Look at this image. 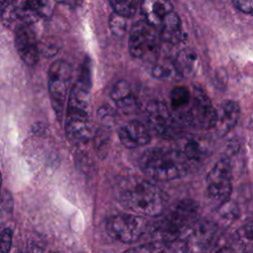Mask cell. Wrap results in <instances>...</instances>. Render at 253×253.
Returning a JSON list of instances; mask_svg holds the SVG:
<instances>
[{"instance_id": "obj_25", "label": "cell", "mask_w": 253, "mask_h": 253, "mask_svg": "<svg viewBox=\"0 0 253 253\" xmlns=\"http://www.w3.org/2000/svg\"><path fill=\"white\" fill-rule=\"evenodd\" d=\"M126 17L119 15L117 13H113L110 17V28L111 31L117 35V36H123L126 32Z\"/></svg>"}, {"instance_id": "obj_2", "label": "cell", "mask_w": 253, "mask_h": 253, "mask_svg": "<svg viewBox=\"0 0 253 253\" xmlns=\"http://www.w3.org/2000/svg\"><path fill=\"white\" fill-rule=\"evenodd\" d=\"M139 165L148 177L157 181L177 179L191 167L177 146L151 148L141 155Z\"/></svg>"}, {"instance_id": "obj_5", "label": "cell", "mask_w": 253, "mask_h": 253, "mask_svg": "<svg viewBox=\"0 0 253 253\" xmlns=\"http://www.w3.org/2000/svg\"><path fill=\"white\" fill-rule=\"evenodd\" d=\"M47 76L51 106L57 119L61 120L71 79V68L67 62L56 60L49 66Z\"/></svg>"}, {"instance_id": "obj_9", "label": "cell", "mask_w": 253, "mask_h": 253, "mask_svg": "<svg viewBox=\"0 0 253 253\" xmlns=\"http://www.w3.org/2000/svg\"><path fill=\"white\" fill-rule=\"evenodd\" d=\"M15 46L21 59L28 65L34 66L39 61V43L32 24L20 23L16 26Z\"/></svg>"}, {"instance_id": "obj_24", "label": "cell", "mask_w": 253, "mask_h": 253, "mask_svg": "<svg viewBox=\"0 0 253 253\" xmlns=\"http://www.w3.org/2000/svg\"><path fill=\"white\" fill-rule=\"evenodd\" d=\"M237 240L241 245L252 246L253 245V221H249L243 224L236 231Z\"/></svg>"}, {"instance_id": "obj_20", "label": "cell", "mask_w": 253, "mask_h": 253, "mask_svg": "<svg viewBox=\"0 0 253 253\" xmlns=\"http://www.w3.org/2000/svg\"><path fill=\"white\" fill-rule=\"evenodd\" d=\"M192 98V90L186 86L174 87L170 92V105L180 119L187 110Z\"/></svg>"}, {"instance_id": "obj_11", "label": "cell", "mask_w": 253, "mask_h": 253, "mask_svg": "<svg viewBox=\"0 0 253 253\" xmlns=\"http://www.w3.org/2000/svg\"><path fill=\"white\" fill-rule=\"evenodd\" d=\"M240 116L238 104L232 100L223 101L214 109L213 117L209 128L216 135L222 136L230 131L236 125Z\"/></svg>"}, {"instance_id": "obj_6", "label": "cell", "mask_w": 253, "mask_h": 253, "mask_svg": "<svg viewBox=\"0 0 253 253\" xmlns=\"http://www.w3.org/2000/svg\"><path fill=\"white\" fill-rule=\"evenodd\" d=\"M232 169L227 159L217 161L207 177V197L217 208L229 200L232 191Z\"/></svg>"}, {"instance_id": "obj_27", "label": "cell", "mask_w": 253, "mask_h": 253, "mask_svg": "<svg viewBox=\"0 0 253 253\" xmlns=\"http://www.w3.org/2000/svg\"><path fill=\"white\" fill-rule=\"evenodd\" d=\"M174 72L179 73L174 64L172 66H168L165 64H157L152 68V75L155 78H159V79L172 77Z\"/></svg>"}, {"instance_id": "obj_19", "label": "cell", "mask_w": 253, "mask_h": 253, "mask_svg": "<svg viewBox=\"0 0 253 253\" xmlns=\"http://www.w3.org/2000/svg\"><path fill=\"white\" fill-rule=\"evenodd\" d=\"M174 65L182 75H192L198 67V56L192 48H184L177 54Z\"/></svg>"}, {"instance_id": "obj_4", "label": "cell", "mask_w": 253, "mask_h": 253, "mask_svg": "<svg viewBox=\"0 0 253 253\" xmlns=\"http://www.w3.org/2000/svg\"><path fill=\"white\" fill-rule=\"evenodd\" d=\"M160 41L156 28L145 21L136 22L131 28L128 39L129 53L143 61H154L159 52Z\"/></svg>"}, {"instance_id": "obj_13", "label": "cell", "mask_w": 253, "mask_h": 253, "mask_svg": "<svg viewBox=\"0 0 253 253\" xmlns=\"http://www.w3.org/2000/svg\"><path fill=\"white\" fill-rule=\"evenodd\" d=\"M118 135L123 145L130 149L144 146L150 141V132L147 126L135 120L121 126Z\"/></svg>"}, {"instance_id": "obj_28", "label": "cell", "mask_w": 253, "mask_h": 253, "mask_svg": "<svg viewBox=\"0 0 253 253\" xmlns=\"http://www.w3.org/2000/svg\"><path fill=\"white\" fill-rule=\"evenodd\" d=\"M13 231L10 228H4L0 231V252L7 253L12 245Z\"/></svg>"}, {"instance_id": "obj_14", "label": "cell", "mask_w": 253, "mask_h": 253, "mask_svg": "<svg viewBox=\"0 0 253 253\" xmlns=\"http://www.w3.org/2000/svg\"><path fill=\"white\" fill-rule=\"evenodd\" d=\"M216 232V225L209 219H198L188 234L186 245L190 250H205L213 240Z\"/></svg>"}, {"instance_id": "obj_21", "label": "cell", "mask_w": 253, "mask_h": 253, "mask_svg": "<svg viewBox=\"0 0 253 253\" xmlns=\"http://www.w3.org/2000/svg\"><path fill=\"white\" fill-rule=\"evenodd\" d=\"M115 13L126 18L132 16L139 5V0H109Z\"/></svg>"}, {"instance_id": "obj_16", "label": "cell", "mask_w": 253, "mask_h": 253, "mask_svg": "<svg viewBox=\"0 0 253 253\" xmlns=\"http://www.w3.org/2000/svg\"><path fill=\"white\" fill-rule=\"evenodd\" d=\"M111 98L118 108L126 114L133 113L136 109V99L131 92L129 83L126 80H119L115 83L111 91Z\"/></svg>"}, {"instance_id": "obj_3", "label": "cell", "mask_w": 253, "mask_h": 253, "mask_svg": "<svg viewBox=\"0 0 253 253\" xmlns=\"http://www.w3.org/2000/svg\"><path fill=\"white\" fill-rule=\"evenodd\" d=\"M200 207L192 200L181 201L175 209L158 220L153 226L152 233L156 240L162 244H171L189 232L195 222L200 218Z\"/></svg>"}, {"instance_id": "obj_22", "label": "cell", "mask_w": 253, "mask_h": 253, "mask_svg": "<svg viewBox=\"0 0 253 253\" xmlns=\"http://www.w3.org/2000/svg\"><path fill=\"white\" fill-rule=\"evenodd\" d=\"M110 136L106 128L100 127L94 134V147L97 154L103 159L108 152Z\"/></svg>"}, {"instance_id": "obj_29", "label": "cell", "mask_w": 253, "mask_h": 253, "mask_svg": "<svg viewBox=\"0 0 253 253\" xmlns=\"http://www.w3.org/2000/svg\"><path fill=\"white\" fill-rule=\"evenodd\" d=\"M98 118L105 125V126H110L115 123L114 110L109 106H103L98 110Z\"/></svg>"}, {"instance_id": "obj_10", "label": "cell", "mask_w": 253, "mask_h": 253, "mask_svg": "<svg viewBox=\"0 0 253 253\" xmlns=\"http://www.w3.org/2000/svg\"><path fill=\"white\" fill-rule=\"evenodd\" d=\"M64 126L66 135L72 142L85 143L92 136V126L87 111L67 109Z\"/></svg>"}, {"instance_id": "obj_17", "label": "cell", "mask_w": 253, "mask_h": 253, "mask_svg": "<svg viewBox=\"0 0 253 253\" xmlns=\"http://www.w3.org/2000/svg\"><path fill=\"white\" fill-rule=\"evenodd\" d=\"M160 40L171 44H177L182 40V24L176 13L171 11L160 25Z\"/></svg>"}, {"instance_id": "obj_1", "label": "cell", "mask_w": 253, "mask_h": 253, "mask_svg": "<svg viewBox=\"0 0 253 253\" xmlns=\"http://www.w3.org/2000/svg\"><path fill=\"white\" fill-rule=\"evenodd\" d=\"M120 202L135 213L157 216L165 208V196L161 189L140 176H129L119 186Z\"/></svg>"}, {"instance_id": "obj_8", "label": "cell", "mask_w": 253, "mask_h": 253, "mask_svg": "<svg viewBox=\"0 0 253 253\" xmlns=\"http://www.w3.org/2000/svg\"><path fill=\"white\" fill-rule=\"evenodd\" d=\"M213 113L214 109L207 94L201 88L194 87L190 104L180 120L191 126L209 127Z\"/></svg>"}, {"instance_id": "obj_31", "label": "cell", "mask_w": 253, "mask_h": 253, "mask_svg": "<svg viewBox=\"0 0 253 253\" xmlns=\"http://www.w3.org/2000/svg\"><path fill=\"white\" fill-rule=\"evenodd\" d=\"M236 9L243 13H253V0H232Z\"/></svg>"}, {"instance_id": "obj_26", "label": "cell", "mask_w": 253, "mask_h": 253, "mask_svg": "<svg viewBox=\"0 0 253 253\" xmlns=\"http://www.w3.org/2000/svg\"><path fill=\"white\" fill-rule=\"evenodd\" d=\"M217 209H218L220 215L222 216L223 219L233 220L238 215V208H237L236 204L231 202L230 200H227L225 203H223Z\"/></svg>"}, {"instance_id": "obj_12", "label": "cell", "mask_w": 253, "mask_h": 253, "mask_svg": "<svg viewBox=\"0 0 253 253\" xmlns=\"http://www.w3.org/2000/svg\"><path fill=\"white\" fill-rule=\"evenodd\" d=\"M147 123L158 134H166L173 129V116L165 103L151 101L145 109Z\"/></svg>"}, {"instance_id": "obj_30", "label": "cell", "mask_w": 253, "mask_h": 253, "mask_svg": "<svg viewBox=\"0 0 253 253\" xmlns=\"http://www.w3.org/2000/svg\"><path fill=\"white\" fill-rule=\"evenodd\" d=\"M59 49L58 44L53 41L46 40L39 44V50L46 57H52Z\"/></svg>"}, {"instance_id": "obj_18", "label": "cell", "mask_w": 253, "mask_h": 253, "mask_svg": "<svg viewBox=\"0 0 253 253\" xmlns=\"http://www.w3.org/2000/svg\"><path fill=\"white\" fill-rule=\"evenodd\" d=\"M177 147L182 152V154L184 155V157L191 166L202 161L207 152V147L205 143L203 142L202 139L198 137L186 138Z\"/></svg>"}, {"instance_id": "obj_23", "label": "cell", "mask_w": 253, "mask_h": 253, "mask_svg": "<svg viewBox=\"0 0 253 253\" xmlns=\"http://www.w3.org/2000/svg\"><path fill=\"white\" fill-rule=\"evenodd\" d=\"M29 7L39 16L47 17L51 14L52 5L50 0H25Z\"/></svg>"}, {"instance_id": "obj_15", "label": "cell", "mask_w": 253, "mask_h": 253, "mask_svg": "<svg viewBox=\"0 0 253 253\" xmlns=\"http://www.w3.org/2000/svg\"><path fill=\"white\" fill-rule=\"evenodd\" d=\"M140 11L145 22L159 28L166 15L173 11V7L169 0H142Z\"/></svg>"}, {"instance_id": "obj_33", "label": "cell", "mask_w": 253, "mask_h": 253, "mask_svg": "<svg viewBox=\"0 0 253 253\" xmlns=\"http://www.w3.org/2000/svg\"><path fill=\"white\" fill-rule=\"evenodd\" d=\"M1 186H2V176H1V173H0V191H1Z\"/></svg>"}, {"instance_id": "obj_32", "label": "cell", "mask_w": 253, "mask_h": 253, "mask_svg": "<svg viewBox=\"0 0 253 253\" xmlns=\"http://www.w3.org/2000/svg\"><path fill=\"white\" fill-rule=\"evenodd\" d=\"M56 1H59V2H62V3H66V4H69V5H72V4L76 3L77 0H56Z\"/></svg>"}, {"instance_id": "obj_7", "label": "cell", "mask_w": 253, "mask_h": 253, "mask_svg": "<svg viewBox=\"0 0 253 253\" xmlns=\"http://www.w3.org/2000/svg\"><path fill=\"white\" fill-rule=\"evenodd\" d=\"M147 220L138 214L119 213L111 216L106 223V229L110 236L124 242L133 243L137 241L146 229Z\"/></svg>"}]
</instances>
